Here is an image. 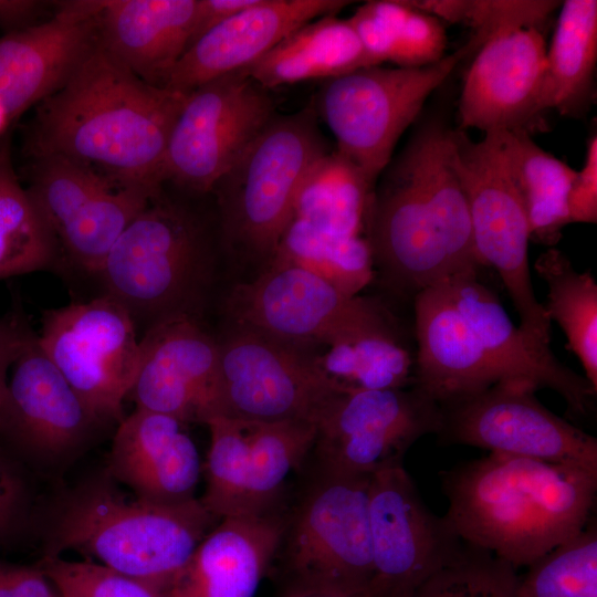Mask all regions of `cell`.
Returning a JSON list of instances; mask_svg holds the SVG:
<instances>
[{
    "mask_svg": "<svg viewBox=\"0 0 597 597\" xmlns=\"http://www.w3.org/2000/svg\"><path fill=\"white\" fill-rule=\"evenodd\" d=\"M180 420L139 408L118 423L106 470L135 496L156 502L195 498L201 462Z\"/></svg>",
    "mask_w": 597,
    "mask_h": 597,
    "instance_id": "d4e9b609",
    "label": "cell"
},
{
    "mask_svg": "<svg viewBox=\"0 0 597 597\" xmlns=\"http://www.w3.org/2000/svg\"><path fill=\"white\" fill-rule=\"evenodd\" d=\"M229 311L238 325L307 348L394 328L374 301L275 256L255 280L233 290Z\"/></svg>",
    "mask_w": 597,
    "mask_h": 597,
    "instance_id": "8fae6325",
    "label": "cell"
},
{
    "mask_svg": "<svg viewBox=\"0 0 597 597\" xmlns=\"http://www.w3.org/2000/svg\"><path fill=\"white\" fill-rule=\"evenodd\" d=\"M597 1L566 0L546 49L538 108L564 116L585 114L595 95Z\"/></svg>",
    "mask_w": 597,
    "mask_h": 597,
    "instance_id": "f1b7e54d",
    "label": "cell"
},
{
    "mask_svg": "<svg viewBox=\"0 0 597 597\" xmlns=\"http://www.w3.org/2000/svg\"><path fill=\"white\" fill-rule=\"evenodd\" d=\"M441 484L454 533L517 569L585 528L597 471L490 452L442 472Z\"/></svg>",
    "mask_w": 597,
    "mask_h": 597,
    "instance_id": "3957f363",
    "label": "cell"
},
{
    "mask_svg": "<svg viewBox=\"0 0 597 597\" xmlns=\"http://www.w3.org/2000/svg\"><path fill=\"white\" fill-rule=\"evenodd\" d=\"M410 11L411 7L404 0L368 1L347 19L373 66L390 62L398 33Z\"/></svg>",
    "mask_w": 597,
    "mask_h": 597,
    "instance_id": "b9f144b4",
    "label": "cell"
},
{
    "mask_svg": "<svg viewBox=\"0 0 597 597\" xmlns=\"http://www.w3.org/2000/svg\"><path fill=\"white\" fill-rule=\"evenodd\" d=\"M38 341L101 420L124 419L123 402L139 363V336L122 305L100 294L46 310Z\"/></svg>",
    "mask_w": 597,
    "mask_h": 597,
    "instance_id": "7c38bea8",
    "label": "cell"
},
{
    "mask_svg": "<svg viewBox=\"0 0 597 597\" xmlns=\"http://www.w3.org/2000/svg\"><path fill=\"white\" fill-rule=\"evenodd\" d=\"M484 43L471 35L457 51L429 65H374L325 81L315 109L335 136L336 151L375 185L431 93Z\"/></svg>",
    "mask_w": 597,
    "mask_h": 597,
    "instance_id": "ba28073f",
    "label": "cell"
},
{
    "mask_svg": "<svg viewBox=\"0 0 597 597\" xmlns=\"http://www.w3.org/2000/svg\"><path fill=\"white\" fill-rule=\"evenodd\" d=\"M32 333L21 311H13L0 317V407L7 391L8 371Z\"/></svg>",
    "mask_w": 597,
    "mask_h": 597,
    "instance_id": "bcb514c9",
    "label": "cell"
},
{
    "mask_svg": "<svg viewBox=\"0 0 597 597\" xmlns=\"http://www.w3.org/2000/svg\"><path fill=\"white\" fill-rule=\"evenodd\" d=\"M373 191L374 185L359 168L337 151L327 153L304 176L294 218L328 234L362 235Z\"/></svg>",
    "mask_w": 597,
    "mask_h": 597,
    "instance_id": "1f68e13d",
    "label": "cell"
},
{
    "mask_svg": "<svg viewBox=\"0 0 597 597\" xmlns=\"http://www.w3.org/2000/svg\"><path fill=\"white\" fill-rule=\"evenodd\" d=\"M0 407V438L35 473L74 459L104 422L84 402L32 333L12 365Z\"/></svg>",
    "mask_w": 597,
    "mask_h": 597,
    "instance_id": "e0dca14e",
    "label": "cell"
},
{
    "mask_svg": "<svg viewBox=\"0 0 597 597\" xmlns=\"http://www.w3.org/2000/svg\"><path fill=\"white\" fill-rule=\"evenodd\" d=\"M440 405L412 385L401 389L344 388L316 423L317 467L371 475L402 465L421 437L440 431Z\"/></svg>",
    "mask_w": 597,
    "mask_h": 597,
    "instance_id": "9a60e30c",
    "label": "cell"
},
{
    "mask_svg": "<svg viewBox=\"0 0 597 597\" xmlns=\"http://www.w3.org/2000/svg\"><path fill=\"white\" fill-rule=\"evenodd\" d=\"M369 482L370 475L317 467L296 503L285 511L271 563L282 597L316 593L370 597Z\"/></svg>",
    "mask_w": 597,
    "mask_h": 597,
    "instance_id": "8992f818",
    "label": "cell"
},
{
    "mask_svg": "<svg viewBox=\"0 0 597 597\" xmlns=\"http://www.w3.org/2000/svg\"><path fill=\"white\" fill-rule=\"evenodd\" d=\"M255 2L256 0H198L188 48L208 31Z\"/></svg>",
    "mask_w": 597,
    "mask_h": 597,
    "instance_id": "7dc6e473",
    "label": "cell"
},
{
    "mask_svg": "<svg viewBox=\"0 0 597 597\" xmlns=\"http://www.w3.org/2000/svg\"><path fill=\"white\" fill-rule=\"evenodd\" d=\"M527 567L519 578L517 597H597L595 519Z\"/></svg>",
    "mask_w": 597,
    "mask_h": 597,
    "instance_id": "8d00e7d4",
    "label": "cell"
},
{
    "mask_svg": "<svg viewBox=\"0 0 597 597\" xmlns=\"http://www.w3.org/2000/svg\"><path fill=\"white\" fill-rule=\"evenodd\" d=\"M370 597H411L465 542L422 501L402 465L370 475Z\"/></svg>",
    "mask_w": 597,
    "mask_h": 597,
    "instance_id": "ac0fdd59",
    "label": "cell"
},
{
    "mask_svg": "<svg viewBox=\"0 0 597 597\" xmlns=\"http://www.w3.org/2000/svg\"><path fill=\"white\" fill-rule=\"evenodd\" d=\"M446 45L447 34L442 21L411 7L398 33L390 62L400 67L429 65L444 56Z\"/></svg>",
    "mask_w": 597,
    "mask_h": 597,
    "instance_id": "7bdbcfd3",
    "label": "cell"
},
{
    "mask_svg": "<svg viewBox=\"0 0 597 597\" xmlns=\"http://www.w3.org/2000/svg\"><path fill=\"white\" fill-rule=\"evenodd\" d=\"M116 485L105 468L42 507V557L73 551L165 591L219 519L197 498L172 503L128 499Z\"/></svg>",
    "mask_w": 597,
    "mask_h": 597,
    "instance_id": "277c9868",
    "label": "cell"
},
{
    "mask_svg": "<svg viewBox=\"0 0 597 597\" xmlns=\"http://www.w3.org/2000/svg\"><path fill=\"white\" fill-rule=\"evenodd\" d=\"M55 597H61V596L57 594V591H56V596H55Z\"/></svg>",
    "mask_w": 597,
    "mask_h": 597,
    "instance_id": "816d5d0a",
    "label": "cell"
},
{
    "mask_svg": "<svg viewBox=\"0 0 597 597\" xmlns=\"http://www.w3.org/2000/svg\"><path fill=\"white\" fill-rule=\"evenodd\" d=\"M294 597H367V596L334 594V593H316V594H307V595H301V596H294Z\"/></svg>",
    "mask_w": 597,
    "mask_h": 597,
    "instance_id": "681fc988",
    "label": "cell"
},
{
    "mask_svg": "<svg viewBox=\"0 0 597 597\" xmlns=\"http://www.w3.org/2000/svg\"><path fill=\"white\" fill-rule=\"evenodd\" d=\"M187 94L150 85L97 41L55 93L41 102L29 148L62 156L114 184L156 197L172 126Z\"/></svg>",
    "mask_w": 597,
    "mask_h": 597,
    "instance_id": "6da1fadb",
    "label": "cell"
},
{
    "mask_svg": "<svg viewBox=\"0 0 597 597\" xmlns=\"http://www.w3.org/2000/svg\"><path fill=\"white\" fill-rule=\"evenodd\" d=\"M42 3L33 0H0V25L11 32L25 29L39 14Z\"/></svg>",
    "mask_w": 597,
    "mask_h": 597,
    "instance_id": "c3c4849f",
    "label": "cell"
},
{
    "mask_svg": "<svg viewBox=\"0 0 597 597\" xmlns=\"http://www.w3.org/2000/svg\"><path fill=\"white\" fill-rule=\"evenodd\" d=\"M8 122L6 113L0 104V130L4 126V124Z\"/></svg>",
    "mask_w": 597,
    "mask_h": 597,
    "instance_id": "f907efd6",
    "label": "cell"
},
{
    "mask_svg": "<svg viewBox=\"0 0 597 597\" xmlns=\"http://www.w3.org/2000/svg\"><path fill=\"white\" fill-rule=\"evenodd\" d=\"M350 1L256 0L191 44L166 88L188 94L198 86L250 67L301 25L336 15Z\"/></svg>",
    "mask_w": 597,
    "mask_h": 597,
    "instance_id": "603a6c76",
    "label": "cell"
},
{
    "mask_svg": "<svg viewBox=\"0 0 597 597\" xmlns=\"http://www.w3.org/2000/svg\"><path fill=\"white\" fill-rule=\"evenodd\" d=\"M314 105L275 116L220 177L216 192L226 243L268 262L294 218L300 185L327 148Z\"/></svg>",
    "mask_w": 597,
    "mask_h": 597,
    "instance_id": "52a82bcc",
    "label": "cell"
},
{
    "mask_svg": "<svg viewBox=\"0 0 597 597\" xmlns=\"http://www.w3.org/2000/svg\"><path fill=\"white\" fill-rule=\"evenodd\" d=\"M547 43L541 27H521L489 39L472 56L459 98V129L531 134L541 112Z\"/></svg>",
    "mask_w": 597,
    "mask_h": 597,
    "instance_id": "d6986e66",
    "label": "cell"
},
{
    "mask_svg": "<svg viewBox=\"0 0 597 597\" xmlns=\"http://www.w3.org/2000/svg\"><path fill=\"white\" fill-rule=\"evenodd\" d=\"M415 383L439 405L505 381L457 308L446 281L413 297Z\"/></svg>",
    "mask_w": 597,
    "mask_h": 597,
    "instance_id": "cb8c5ba5",
    "label": "cell"
},
{
    "mask_svg": "<svg viewBox=\"0 0 597 597\" xmlns=\"http://www.w3.org/2000/svg\"><path fill=\"white\" fill-rule=\"evenodd\" d=\"M56 590L43 570L0 559V597H55Z\"/></svg>",
    "mask_w": 597,
    "mask_h": 597,
    "instance_id": "f6af8a7d",
    "label": "cell"
},
{
    "mask_svg": "<svg viewBox=\"0 0 597 597\" xmlns=\"http://www.w3.org/2000/svg\"><path fill=\"white\" fill-rule=\"evenodd\" d=\"M213 270L209 235L189 209L150 199L122 233L100 271L101 295L130 316L138 336L165 320H198Z\"/></svg>",
    "mask_w": 597,
    "mask_h": 597,
    "instance_id": "5b68a950",
    "label": "cell"
},
{
    "mask_svg": "<svg viewBox=\"0 0 597 597\" xmlns=\"http://www.w3.org/2000/svg\"><path fill=\"white\" fill-rule=\"evenodd\" d=\"M38 565L61 597H166L163 590L91 559L42 557Z\"/></svg>",
    "mask_w": 597,
    "mask_h": 597,
    "instance_id": "60d3db41",
    "label": "cell"
},
{
    "mask_svg": "<svg viewBox=\"0 0 597 597\" xmlns=\"http://www.w3.org/2000/svg\"><path fill=\"white\" fill-rule=\"evenodd\" d=\"M493 135L507 170L522 197L530 240L553 247L567 224V196L576 170L542 149L523 130H495Z\"/></svg>",
    "mask_w": 597,
    "mask_h": 597,
    "instance_id": "f546056e",
    "label": "cell"
},
{
    "mask_svg": "<svg viewBox=\"0 0 597 597\" xmlns=\"http://www.w3.org/2000/svg\"><path fill=\"white\" fill-rule=\"evenodd\" d=\"M535 389L502 381L440 405V441L597 471V440L558 417Z\"/></svg>",
    "mask_w": 597,
    "mask_h": 597,
    "instance_id": "2e32d148",
    "label": "cell"
},
{
    "mask_svg": "<svg viewBox=\"0 0 597 597\" xmlns=\"http://www.w3.org/2000/svg\"><path fill=\"white\" fill-rule=\"evenodd\" d=\"M218 344L212 417L316 426L346 388L323 370L311 348L238 324Z\"/></svg>",
    "mask_w": 597,
    "mask_h": 597,
    "instance_id": "30bf717a",
    "label": "cell"
},
{
    "mask_svg": "<svg viewBox=\"0 0 597 597\" xmlns=\"http://www.w3.org/2000/svg\"><path fill=\"white\" fill-rule=\"evenodd\" d=\"M273 256L317 274L349 295H357L373 276L374 259L366 238L328 234L296 218Z\"/></svg>",
    "mask_w": 597,
    "mask_h": 597,
    "instance_id": "e575fe53",
    "label": "cell"
},
{
    "mask_svg": "<svg viewBox=\"0 0 597 597\" xmlns=\"http://www.w3.org/2000/svg\"><path fill=\"white\" fill-rule=\"evenodd\" d=\"M411 7L440 21L470 27L491 39L506 30L542 27L562 2L551 0H413Z\"/></svg>",
    "mask_w": 597,
    "mask_h": 597,
    "instance_id": "f35d334b",
    "label": "cell"
},
{
    "mask_svg": "<svg viewBox=\"0 0 597 597\" xmlns=\"http://www.w3.org/2000/svg\"><path fill=\"white\" fill-rule=\"evenodd\" d=\"M519 578L513 566L465 543L460 553L425 580L411 597H517Z\"/></svg>",
    "mask_w": 597,
    "mask_h": 597,
    "instance_id": "74e56055",
    "label": "cell"
},
{
    "mask_svg": "<svg viewBox=\"0 0 597 597\" xmlns=\"http://www.w3.org/2000/svg\"><path fill=\"white\" fill-rule=\"evenodd\" d=\"M34 474L0 438V549L38 534L42 507Z\"/></svg>",
    "mask_w": 597,
    "mask_h": 597,
    "instance_id": "ab89813d",
    "label": "cell"
},
{
    "mask_svg": "<svg viewBox=\"0 0 597 597\" xmlns=\"http://www.w3.org/2000/svg\"><path fill=\"white\" fill-rule=\"evenodd\" d=\"M316 357L323 370L347 388L401 389L415 383V363L394 328L332 345Z\"/></svg>",
    "mask_w": 597,
    "mask_h": 597,
    "instance_id": "d590c367",
    "label": "cell"
},
{
    "mask_svg": "<svg viewBox=\"0 0 597 597\" xmlns=\"http://www.w3.org/2000/svg\"><path fill=\"white\" fill-rule=\"evenodd\" d=\"M450 130L439 117L417 128L384 169L365 217L374 262L413 297L480 266L467 198L450 161Z\"/></svg>",
    "mask_w": 597,
    "mask_h": 597,
    "instance_id": "7a4b0ae2",
    "label": "cell"
},
{
    "mask_svg": "<svg viewBox=\"0 0 597 597\" xmlns=\"http://www.w3.org/2000/svg\"><path fill=\"white\" fill-rule=\"evenodd\" d=\"M450 161L467 198L479 265L500 275L519 314V327L549 345L551 321L531 279L525 207L493 135L485 133L474 142L465 130L451 128Z\"/></svg>",
    "mask_w": 597,
    "mask_h": 597,
    "instance_id": "9c48e42d",
    "label": "cell"
},
{
    "mask_svg": "<svg viewBox=\"0 0 597 597\" xmlns=\"http://www.w3.org/2000/svg\"><path fill=\"white\" fill-rule=\"evenodd\" d=\"M219 344L199 320H165L139 337V363L127 398L136 408L206 423L213 413Z\"/></svg>",
    "mask_w": 597,
    "mask_h": 597,
    "instance_id": "ffe728a7",
    "label": "cell"
},
{
    "mask_svg": "<svg viewBox=\"0 0 597 597\" xmlns=\"http://www.w3.org/2000/svg\"><path fill=\"white\" fill-rule=\"evenodd\" d=\"M198 0H103L98 41L146 83L166 87L188 49Z\"/></svg>",
    "mask_w": 597,
    "mask_h": 597,
    "instance_id": "4316f807",
    "label": "cell"
},
{
    "mask_svg": "<svg viewBox=\"0 0 597 597\" xmlns=\"http://www.w3.org/2000/svg\"><path fill=\"white\" fill-rule=\"evenodd\" d=\"M451 297L505 381L547 388L565 400L575 418L593 409L597 390L585 376L562 364L549 345L515 326L498 297L479 281L478 270L446 280Z\"/></svg>",
    "mask_w": 597,
    "mask_h": 597,
    "instance_id": "7402d4cb",
    "label": "cell"
},
{
    "mask_svg": "<svg viewBox=\"0 0 597 597\" xmlns=\"http://www.w3.org/2000/svg\"><path fill=\"white\" fill-rule=\"evenodd\" d=\"M273 117L272 97L247 70L198 86L187 94L172 126L164 182L197 193L212 191Z\"/></svg>",
    "mask_w": 597,
    "mask_h": 597,
    "instance_id": "4fadbf2b",
    "label": "cell"
},
{
    "mask_svg": "<svg viewBox=\"0 0 597 597\" xmlns=\"http://www.w3.org/2000/svg\"><path fill=\"white\" fill-rule=\"evenodd\" d=\"M57 240L14 171L9 136L0 140V280L60 261Z\"/></svg>",
    "mask_w": 597,
    "mask_h": 597,
    "instance_id": "d6a6232c",
    "label": "cell"
},
{
    "mask_svg": "<svg viewBox=\"0 0 597 597\" xmlns=\"http://www.w3.org/2000/svg\"><path fill=\"white\" fill-rule=\"evenodd\" d=\"M285 509L220 520L199 543L166 597H254L269 572Z\"/></svg>",
    "mask_w": 597,
    "mask_h": 597,
    "instance_id": "484cf974",
    "label": "cell"
},
{
    "mask_svg": "<svg viewBox=\"0 0 597 597\" xmlns=\"http://www.w3.org/2000/svg\"><path fill=\"white\" fill-rule=\"evenodd\" d=\"M373 66L347 19L325 15L310 21L280 41L245 69L271 90L308 80H331Z\"/></svg>",
    "mask_w": 597,
    "mask_h": 597,
    "instance_id": "83f0119b",
    "label": "cell"
},
{
    "mask_svg": "<svg viewBox=\"0 0 597 597\" xmlns=\"http://www.w3.org/2000/svg\"><path fill=\"white\" fill-rule=\"evenodd\" d=\"M102 1L63 2L50 20L0 38V104L8 121L60 90L86 59L98 41Z\"/></svg>",
    "mask_w": 597,
    "mask_h": 597,
    "instance_id": "44dd1931",
    "label": "cell"
},
{
    "mask_svg": "<svg viewBox=\"0 0 597 597\" xmlns=\"http://www.w3.org/2000/svg\"><path fill=\"white\" fill-rule=\"evenodd\" d=\"M547 286V317L563 329L586 379L597 390V284L589 272L577 271L568 258L549 248L534 262Z\"/></svg>",
    "mask_w": 597,
    "mask_h": 597,
    "instance_id": "836d02e7",
    "label": "cell"
},
{
    "mask_svg": "<svg viewBox=\"0 0 597 597\" xmlns=\"http://www.w3.org/2000/svg\"><path fill=\"white\" fill-rule=\"evenodd\" d=\"M569 223L597 221V136L594 134L586 147L584 165L576 170L567 196Z\"/></svg>",
    "mask_w": 597,
    "mask_h": 597,
    "instance_id": "ee69618b",
    "label": "cell"
},
{
    "mask_svg": "<svg viewBox=\"0 0 597 597\" xmlns=\"http://www.w3.org/2000/svg\"><path fill=\"white\" fill-rule=\"evenodd\" d=\"M153 199L146 192L96 177L71 207L55 233L60 251L95 275L136 216Z\"/></svg>",
    "mask_w": 597,
    "mask_h": 597,
    "instance_id": "4dcf8cb0",
    "label": "cell"
},
{
    "mask_svg": "<svg viewBox=\"0 0 597 597\" xmlns=\"http://www.w3.org/2000/svg\"><path fill=\"white\" fill-rule=\"evenodd\" d=\"M203 505L218 517L258 515L283 507L287 475L312 451L316 426L308 421H243L214 417L207 422Z\"/></svg>",
    "mask_w": 597,
    "mask_h": 597,
    "instance_id": "5bb4252c",
    "label": "cell"
}]
</instances>
